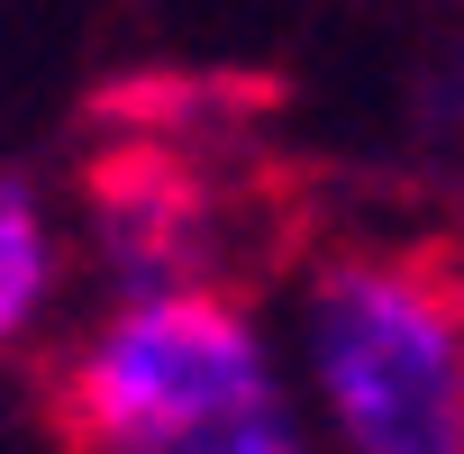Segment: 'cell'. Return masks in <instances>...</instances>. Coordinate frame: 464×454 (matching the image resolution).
<instances>
[{
	"label": "cell",
	"mask_w": 464,
	"mask_h": 454,
	"mask_svg": "<svg viewBox=\"0 0 464 454\" xmlns=\"http://www.w3.org/2000/svg\"><path fill=\"white\" fill-rule=\"evenodd\" d=\"M46 427L64 454H301L274 364L227 291H137L55 382Z\"/></svg>",
	"instance_id": "cell-1"
},
{
	"label": "cell",
	"mask_w": 464,
	"mask_h": 454,
	"mask_svg": "<svg viewBox=\"0 0 464 454\" xmlns=\"http://www.w3.org/2000/svg\"><path fill=\"white\" fill-rule=\"evenodd\" d=\"M310 364L346 454H464V246L328 255Z\"/></svg>",
	"instance_id": "cell-2"
},
{
	"label": "cell",
	"mask_w": 464,
	"mask_h": 454,
	"mask_svg": "<svg viewBox=\"0 0 464 454\" xmlns=\"http://www.w3.org/2000/svg\"><path fill=\"white\" fill-rule=\"evenodd\" d=\"M55 291V237H46V209L19 173H0V355H10L37 309Z\"/></svg>",
	"instance_id": "cell-3"
}]
</instances>
